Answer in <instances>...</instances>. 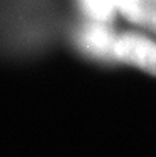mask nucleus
<instances>
[{"label":"nucleus","mask_w":156,"mask_h":157,"mask_svg":"<svg viewBox=\"0 0 156 157\" xmlns=\"http://www.w3.org/2000/svg\"><path fill=\"white\" fill-rule=\"evenodd\" d=\"M122 61L156 75V41L139 34H116L112 61Z\"/></svg>","instance_id":"obj_1"},{"label":"nucleus","mask_w":156,"mask_h":157,"mask_svg":"<svg viewBox=\"0 0 156 157\" xmlns=\"http://www.w3.org/2000/svg\"><path fill=\"white\" fill-rule=\"evenodd\" d=\"M115 32L103 25L98 23H89L86 25L80 34H78V43L83 51L100 59L112 61V48L115 41Z\"/></svg>","instance_id":"obj_2"},{"label":"nucleus","mask_w":156,"mask_h":157,"mask_svg":"<svg viewBox=\"0 0 156 157\" xmlns=\"http://www.w3.org/2000/svg\"><path fill=\"white\" fill-rule=\"evenodd\" d=\"M119 11L132 23L156 32V0H113Z\"/></svg>","instance_id":"obj_3"},{"label":"nucleus","mask_w":156,"mask_h":157,"mask_svg":"<svg viewBox=\"0 0 156 157\" xmlns=\"http://www.w3.org/2000/svg\"><path fill=\"white\" fill-rule=\"evenodd\" d=\"M80 2L84 11L90 17H94L97 21H101V23L109 21L116 11L113 0H80Z\"/></svg>","instance_id":"obj_4"}]
</instances>
